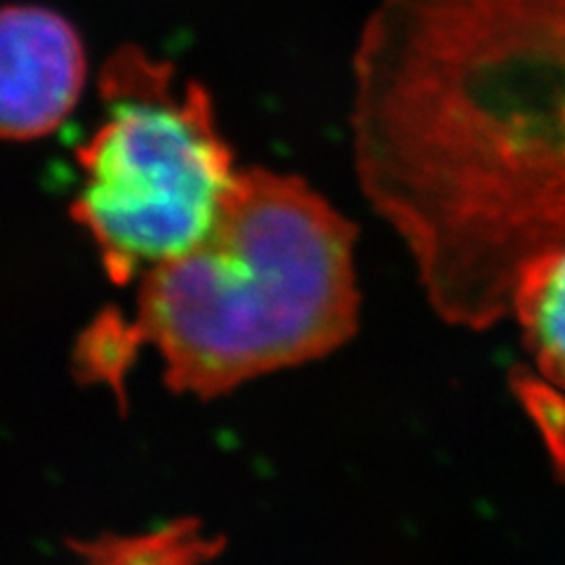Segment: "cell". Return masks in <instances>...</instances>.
I'll use <instances>...</instances> for the list:
<instances>
[{
  "label": "cell",
  "mask_w": 565,
  "mask_h": 565,
  "mask_svg": "<svg viewBox=\"0 0 565 565\" xmlns=\"http://www.w3.org/2000/svg\"><path fill=\"white\" fill-rule=\"evenodd\" d=\"M351 78L363 196L446 323L498 326L565 245V0H377Z\"/></svg>",
  "instance_id": "obj_1"
},
{
  "label": "cell",
  "mask_w": 565,
  "mask_h": 565,
  "mask_svg": "<svg viewBox=\"0 0 565 565\" xmlns=\"http://www.w3.org/2000/svg\"><path fill=\"white\" fill-rule=\"evenodd\" d=\"M356 224L297 174L238 170L210 232L139 278L130 353L180 394L215 398L326 359L359 328Z\"/></svg>",
  "instance_id": "obj_2"
},
{
  "label": "cell",
  "mask_w": 565,
  "mask_h": 565,
  "mask_svg": "<svg viewBox=\"0 0 565 565\" xmlns=\"http://www.w3.org/2000/svg\"><path fill=\"white\" fill-rule=\"evenodd\" d=\"M102 120L76 149L71 217L128 286L191 250L215 224L238 168L207 87L122 45L99 71Z\"/></svg>",
  "instance_id": "obj_3"
},
{
  "label": "cell",
  "mask_w": 565,
  "mask_h": 565,
  "mask_svg": "<svg viewBox=\"0 0 565 565\" xmlns=\"http://www.w3.org/2000/svg\"><path fill=\"white\" fill-rule=\"evenodd\" d=\"M87 52L78 29L45 6L0 8V139L57 132L85 90Z\"/></svg>",
  "instance_id": "obj_4"
},
{
  "label": "cell",
  "mask_w": 565,
  "mask_h": 565,
  "mask_svg": "<svg viewBox=\"0 0 565 565\" xmlns=\"http://www.w3.org/2000/svg\"><path fill=\"white\" fill-rule=\"evenodd\" d=\"M509 316L540 377L565 394V245L525 264Z\"/></svg>",
  "instance_id": "obj_5"
}]
</instances>
